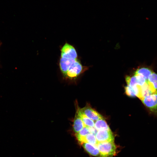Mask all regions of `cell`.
Here are the masks:
<instances>
[{"instance_id":"cell-1","label":"cell","mask_w":157,"mask_h":157,"mask_svg":"<svg viewBox=\"0 0 157 157\" xmlns=\"http://www.w3.org/2000/svg\"><path fill=\"white\" fill-rule=\"evenodd\" d=\"M97 146L100 157H113L116 154V146L114 142H98Z\"/></svg>"},{"instance_id":"cell-2","label":"cell","mask_w":157,"mask_h":157,"mask_svg":"<svg viewBox=\"0 0 157 157\" xmlns=\"http://www.w3.org/2000/svg\"><path fill=\"white\" fill-rule=\"evenodd\" d=\"M141 100L151 111L157 114V93H154L146 96Z\"/></svg>"},{"instance_id":"cell-3","label":"cell","mask_w":157,"mask_h":157,"mask_svg":"<svg viewBox=\"0 0 157 157\" xmlns=\"http://www.w3.org/2000/svg\"><path fill=\"white\" fill-rule=\"evenodd\" d=\"M83 69V66L77 60L70 66L65 76L70 79L74 78L81 73Z\"/></svg>"},{"instance_id":"cell-4","label":"cell","mask_w":157,"mask_h":157,"mask_svg":"<svg viewBox=\"0 0 157 157\" xmlns=\"http://www.w3.org/2000/svg\"><path fill=\"white\" fill-rule=\"evenodd\" d=\"M61 57L76 59L77 55L74 48L72 45L65 43L61 50Z\"/></svg>"},{"instance_id":"cell-5","label":"cell","mask_w":157,"mask_h":157,"mask_svg":"<svg viewBox=\"0 0 157 157\" xmlns=\"http://www.w3.org/2000/svg\"><path fill=\"white\" fill-rule=\"evenodd\" d=\"M95 135L98 142H114V138L111 130L98 131Z\"/></svg>"},{"instance_id":"cell-6","label":"cell","mask_w":157,"mask_h":157,"mask_svg":"<svg viewBox=\"0 0 157 157\" xmlns=\"http://www.w3.org/2000/svg\"><path fill=\"white\" fill-rule=\"evenodd\" d=\"M79 109L85 115L93 121H97L103 118L101 115L89 106L79 108Z\"/></svg>"},{"instance_id":"cell-7","label":"cell","mask_w":157,"mask_h":157,"mask_svg":"<svg viewBox=\"0 0 157 157\" xmlns=\"http://www.w3.org/2000/svg\"><path fill=\"white\" fill-rule=\"evenodd\" d=\"M76 59L68 58L61 57L59 62L60 70L64 76L66 74L70 66L74 63Z\"/></svg>"},{"instance_id":"cell-8","label":"cell","mask_w":157,"mask_h":157,"mask_svg":"<svg viewBox=\"0 0 157 157\" xmlns=\"http://www.w3.org/2000/svg\"><path fill=\"white\" fill-rule=\"evenodd\" d=\"M154 93L147 82L140 86L139 92L138 97L141 100L145 97Z\"/></svg>"},{"instance_id":"cell-9","label":"cell","mask_w":157,"mask_h":157,"mask_svg":"<svg viewBox=\"0 0 157 157\" xmlns=\"http://www.w3.org/2000/svg\"><path fill=\"white\" fill-rule=\"evenodd\" d=\"M85 126V125L76 112L73 124V129L74 131L76 133Z\"/></svg>"},{"instance_id":"cell-10","label":"cell","mask_w":157,"mask_h":157,"mask_svg":"<svg viewBox=\"0 0 157 157\" xmlns=\"http://www.w3.org/2000/svg\"><path fill=\"white\" fill-rule=\"evenodd\" d=\"M148 84L154 93H157V74L153 72L149 76Z\"/></svg>"},{"instance_id":"cell-11","label":"cell","mask_w":157,"mask_h":157,"mask_svg":"<svg viewBox=\"0 0 157 157\" xmlns=\"http://www.w3.org/2000/svg\"><path fill=\"white\" fill-rule=\"evenodd\" d=\"M82 144L85 149L90 154L94 156H98L99 155V151L97 145L88 143H84Z\"/></svg>"},{"instance_id":"cell-12","label":"cell","mask_w":157,"mask_h":157,"mask_svg":"<svg viewBox=\"0 0 157 157\" xmlns=\"http://www.w3.org/2000/svg\"><path fill=\"white\" fill-rule=\"evenodd\" d=\"M153 72L150 68L143 67L137 69L135 72V74H137L143 77L147 81L149 75Z\"/></svg>"},{"instance_id":"cell-13","label":"cell","mask_w":157,"mask_h":157,"mask_svg":"<svg viewBox=\"0 0 157 157\" xmlns=\"http://www.w3.org/2000/svg\"><path fill=\"white\" fill-rule=\"evenodd\" d=\"M77 108L76 113L81 119L85 126L87 127H94V121L88 117L81 112L79 108L78 107Z\"/></svg>"},{"instance_id":"cell-14","label":"cell","mask_w":157,"mask_h":157,"mask_svg":"<svg viewBox=\"0 0 157 157\" xmlns=\"http://www.w3.org/2000/svg\"><path fill=\"white\" fill-rule=\"evenodd\" d=\"M94 127L98 131L111 130L104 118L96 121L94 123Z\"/></svg>"},{"instance_id":"cell-15","label":"cell","mask_w":157,"mask_h":157,"mask_svg":"<svg viewBox=\"0 0 157 157\" xmlns=\"http://www.w3.org/2000/svg\"><path fill=\"white\" fill-rule=\"evenodd\" d=\"M139 85H137L132 87L127 85L125 87V92L129 96L134 97H138L139 91Z\"/></svg>"},{"instance_id":"cell-16","label":"cell","mask_w":157,"mask_h":157,"mask_svg":"<svg viewBox=\"0 0 157 157\" xmlns=\"http://www.w3.org/2000/svg\"><path fill=\"white\" fill-rule=\"evenodd\" d=\"M88 143L95 145L98 143L95 135L92 133H89L86 135L82 140L81 144Z\"/></svg>"},{"instance_id":"cell-17","label":"cell","mask_w":157,"mask_h":157,"mask_svg":"<svg viewBox=\"0 0 157 157\" xmlns=\"http://www.w3.org/2000/svg\"><path fill=\"white\" fill-rule=\"evenodd\" d=\"M90 133L88 128L85 126L76 134V136L81 143L82 139L87 134Z\"/></svg>"},{"instance_id":"cell-18","label":"cell","mask_w":157,"mask_h":157,"mask_svg":"<svg viewBox=\"0 0 157 157\" xmlns=\"http://www.w3.org/2000/svg\"><path fill=\"white\" fill-rule=\"evenodd\" d=\"M126 80L128 85L133 87L138 85L137 78L135 75L132 76H127L126 77Z\"/></svg>"},{"instance_id":"cell-19","label":"cell","mask_w":157,"mask_h":157,"mask_svg":"<svg viewBox=\"0 0 157 157\" xmlns=\"http://www.w3.org/2000/svg\"><path fill=\"white\" fill-rule=\"evenodd\" d=\"M90 133L93 134L95 135L98 131L94 127H88Z\"/></svg>"},{"instance_id":"cell-20","label":"cell","mask_w":157,"mask_h":157,"mask_svg":"<svg viewBox=\"0 0 157 157\" xmlns=\"http://www.w3.org/2000/svg\"><path fill=\"white\" fill-rule=\"evenodd\" d=\"M1 42H0V46H1Z\"/></svg>"}]
</instances>
